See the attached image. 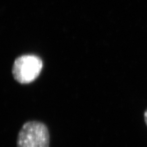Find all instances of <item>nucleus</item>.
<instances>
[{
    "mask_svg": "<svg viewBox=\"0 0 147 147\" xmlns=\"http://www.w3.org/2000/svg\"><path fill=\"white\" fill-rule=\"evenodd\" d=\"M49 128L42 121L25 122L18 133L17 147H50Z\"/></svg>",
    "mask_w": 147,
    "mask_h": 147,
    "instance_id": "nucleus-1",
    "label": "nucleus"
},
{
    "mask_svg": "<svg viewBox=\"0 0 147 147\" xmlns=\"http://www.w3.org/2000/svg\"><path fill=\"white\" fill-rule=\"evenodd\" d=\"M42 67V63L39 58L34 55H25L16 59L12 72L18 82L28 84L39 76Z\"/></svg>",
    "mask_w": 147,
    "mask_h": 147,
    "instance_id": "nucleus-2",
    "label": "nucleus"
},
{
    "mask_svg": "<svg viewBox=\"0 0 147 147\" xmlns=\"http://www.w3.org/2000/svg\"><path fill=\"white\" fill-rule=\"evenodd\" d=\"M144 116L145 122V124H146V126H147V109L145 111Z\"/></svg>",
    "mask_w": 147,
    "mask_h": 147,
    "instance_id": "nucleus-3",
    "label": "nucleus"
}]
</instances>
